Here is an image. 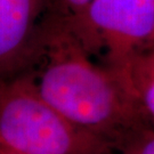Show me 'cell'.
Masks as SVG:
<instances>
[{"label":"cell","instance_id":"1","mask_svg":"<svg viewBox=\"0 0 154 154\" xmlns=\"http://www.w3.org/2000/svg\"><path fill=\"white\" fill-rule=\"evenodd\" d=\"M31 71L39 93L69 120L116 149L132 132L152 126L121 78L94 61L70 31L46 15Z\"/></svg>","mask_w":154,"mask_h":154},{"label":"cell","instance_id":"2","mask_svg":"<svg viewBox=\"0 0 154 154\" xmlns=\"http://www.w3.org/2000/svg\"><path fill=\"white\" fill-rule=\"evenodd\" d=\"M0 144L21 154H112V144L69 120L39 93L32 71L0 81Z\"/></svg>","mask_w":154,"mask_h":154},{"label":"cell","instance_id":"3","mask_svg":"<svg viewBox=\"0 0 154 154\" xmlns=\"http://www.w3.org/2000/svg\"><path fill=\"white\" fill-rule=\"evenodd\" d=\"M55 20L110 67L154 46V0H94L77 15Z\"/></svg>","mask_w":154,"mask_h":154},{"label":"cell","instance_id":"4","mask_svg":"<svg viewBox=\"0 0 154 154\" xmlns=\"http://www.w3.org/2000/svg\"><path fill=\"white\" fill-rule=\"evenodd\" d=\"M49 0H0V81L31 71Z\"/></svg>","mask_w":154,"mask_h":154},{"label":"cell","instance_id":"5","mask_svg":"<svg viewBox=\"0 0 154 154\" xmlns=\"http://www.w3.org/2000/svg\"><path fill=\"white\" fill-rule=\"evenodd\" d=\"M111 69L119 74L146 120L154 126V46Z\"/></svg>","mask_w":154,"mask_h":154},{"label":"cell","instance_id":"6","mask_svg":"<svg viewBox=\"0 0 154 154\" xmlns=\"http://www.w3.org/2000/svg\"><path fill=\"white\" fill-rule=\"evenodd\" d=\"M116 151L119 154H154V128L146 126L132 132Z\"/></svg>","mask_w":154,"mask_h":154},{"label":"cell","instance_id":"7","mask_svg":"<svg viewBox=\"0 0 154 154\" xmlns=\"http://www.w3.org/2000/svg\"><path fill=\"white\" fill-rule=\"evenodd\" d=\"M94 0H49L47 15L58 20L74 16L88 7Z\"/></svg>","mask_w":154,"mask_h":154},{"label":"cell","instance_id":"8","mask_svg":"<svg viewBox=\"0 0 154 154\" xmlns=\"http://www.w3.org/2000/svg\"><path fill=\"white\" fill-rule=\"evenodd\" d=\"M0 154H21V153H17L15 151H11V149H7L5 146H2L0 144Z\"/></svg>","mask_w":154,"mask_h":154}]
</instances>
